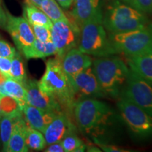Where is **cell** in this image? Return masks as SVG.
I'll return each instance as SVG.
<instances>
[{
  "label": "cell",
  "mask_w": 152,
  "mask_h": 152,
  "mask_svg": "<svg viewBox=\"0 0 152 152\" xmlns=\"http://www.w3.org/2000/svg\"><path fill=\"white\" fill-rule=\"evenodd\" d=\"M117 106L123 121L135 135L152 137V115L123 96L118 99Z\"/></svg>",
  "instance_id": "cell-7"
},
{
  "label": "cell",
  "mask_w": 152,
  "mask_h": 152,
  "mask_svg": "<svg viewBox=\"0 0 152 152\" xmlns=\"http://www.w3.org/2000/svg\"><path fill=\"white\" fill-rule=\"evenodd\" d=\"M26 58H45L56 54V49L52 41L42 42L35 39L30 47L22 51Z\"/></svg>",
  "instance_id": "cell-19"
},
{
  "label": "cell",
  "mask_w": 152,
  "mask_h": 152,
  "mask_svg": "<svg viewBox=\"0 0 152 152\" xmlns=\"http://www.w3.org/2000/svg\"><path fill=\"white\" fill-rule=\"evenodd\" d=\"M61 143L65 152H75L77 148L84 144L73 132L68 133L64 137Z\"/></svg>",
  "instance_id": "cell-27"
},
{
  "label": "cell",
  "mask_w": 152,
  "mask_h": 152,
  "mask_svg": "<svg viewBox=\"0 0 152 152\" xmlns=\"http://www.w3.org/2000/svg\"><path fill=\"white\" fill-rule=\"evenodd\" d=\"M102 12L99 0H73L71 16L79 28L81 25Z\"/></svg>",
  "instance_id": "cell-16"
},
{
  "label": "cell",
  "mask_w": 152,
  "mask_h": 152,
  "mask_svg": "<svg viewBox=\"0 0 152 152\" xmlns=\"http://www.w3.org/2000/svg\"><path fill=\"white\" fill-rule=\"evenodd\" d=\"M92 69L101 88L108 96H118L130 69L119 57H100L92 61Z\"/></svg>",
  "instance_id": "cell-3"
},
{
  "label": "cell",
  "mask_w": 152,
  "mask_h": 152,
  "mask_svg": "<svg viewBox=\"0 0 152 152\" xmlns=\"http://www.w3.org/2000/svg\"><path fill=\"white\" fill-rule=\"evenodd\" d=\"M7 21V14L0 6V27H5Z\"/></svg>",
  "instance_id": "cell-34"
},
{
  "label": "cell",
  "mask_w": 152,
  "mask_h": 152,
  "mask_svg": "<svg viewBox=\"0 0 152 152\" xmlns=\"http://www.w3.org/2000/svg\"><path fill=\"white\" fill-rule=\"evenodd\" d=\"M144 13L120 1L108 7L103 25L110 33H121L145 27L149 23Z\"/></svg>",
  "instance_id": "cell-5"
},
{
  "label": "cell",
  "mask_w": 152,
  "mask_h": 152,
  "mask_svg": "<svg viewBox=\"0 0 152 152\" xmlns=\"http://www.w3.org/2000/svg\"><path fill=\"white\" fill-rule=\"evenodd\" d=\"M24 118L30 127L44 132L49 123L58 113L44 111L26 104L22 109Z\"/></svg>",
  "instance_id": "cell-15"
},
{
  "label": "cell",
  "mask_w": 152,
  "mask_h": 152,
  "mask_svg": "<svg viewBox=\"0 0 152 152\" xmlns=\"http://www.w3.org/2000/svg\"><path fill=\"white\" fill-rule=\"evenodd\" d=\"M24 18L28 20L30 25H39L51 28L53 23L40 9L35 6L26 4L24 7Z\"/></svg>",
  "instance_id": "cell-20"
},
{
  "label": "cell",
  "mask_w": 152,
  "mask_h": 152,
  "mask_svg": "<svg viewBox=\"0 0 152 152\" xmlns=\"http://www.w3.org/2000/svg\"><path fill=\"white\" fill-rule=\"evenodd\" d=\"M46 152H65L61 142H55V143L49 144V147L45 149Z\"/></svg>",
  "instance_id": "cell-33"
},
{
  "label": "cell",
  "mask_w": 152,
  "mask_h": 152,
  "mask_svg": "<svg viewBox=\"0 0 152 152\" xmlns=\"http://www.w3.org/2000/svg\"><path fill=\"white\" fill-rule=\"evenodd\" d=\"M1 0H0V4H1Z\"/></svg>",
  "instance_id": "cell-40"
},
{
  "label": "cell",
  "mask_w": 152,
  "mask_h": 152,
  "mask_svg": "<svg viewBox=\"0 0 152 152\" xmlns=\"http://www.w3.org/2000/svg\"><path fill=\"white\" fill-rule=\"evenodd\" d=\"M122 96L152 115V83L131 70L122 90Z\"/></svg>",
  "instance_id": "cell-8"
},
{
  "label": "cell",
  "mask_w": 152,
  "mask_h": 152,
  "mask_svg": "<svg viewBox=\"0 0 152 152\" xmlns=\"http://www.w3.org/2000/svg\"><path fill=\"white\" fill-rule=\"evenodd\" d=\"M16 117L2 115L0 120V141L2 146V151H7L9 139L12 134Z\"/></svg>",
  "instance_id": "cell-25"
},
{
  "label": "cell",
  "mask_w": 152,
  "mask_h": 152,
  "mask_svg": "<svg viewBox=\"0 0 152 152\" xmlns=\"http://www.w3.org/2000/svg\"><path fill=\"white\" fill-rule=\"evenodd\" d=\"M2 113H1V110H0V120H1V117H2Z\"/></svg>",
  "instance_id": "cell-39"
},
{
  "label": "cell",
  "mask_w": 152,
  "mask_h": 152,
  "mask_svg": "<svg viewBox=\"0 0 152 152\" xmlns=\"http://www.w3.org/2000/svg\"><path fill=\"white\" fill-rule=\"evenodd\" d=\"M11 64V58L0 57V71L2 72L7 77H10Z\"/></svg>",
  "instance_id": "cell-32"
},
{
  "label": "cell",
  "mask_w": 152,
  "mask_h": 152,
  "mask_svg": "<svg viewBox=\"0 0 152 152\" xmlns=\"http://www.w3.org/2000/svg\"><path fill=\"white\" fill-rule=\"evenodd\" d=\"M73 90L75 103L82 98L104 97L106 96L101 88L92 66L73 77H68Z\"/></svg>",
  "instance_id": "cell-10"
},
{
  "label": "cell",
  "mask_w": 152,
  "mask_h": 152,
  "mask_svg": "<svg viewBox=\"0 0 152 152\" xmlns=\"http://www.w3.org/2000/svg\"><path fill=\"white\" fill-rule=\"evenodd\" d=\"M23 86L26 90L27 104L44 111L55 113L64 111L61 106L56 99L39 88L38 82L33 80H26Z\"/></svg>",
  "instance_id": "cell-12"
},
{
  "label": "cell",
  "mask_w": 152,
  "mask_h": 152,
  "mask_svg": "<svg viewBox=\"0 0 152 152\" xmlns=\"http://www.w3.org/2000/svg\"><path fill=\"white\" fill-rule=\"evenodd\" d=\"M25 140L28 149L34 151H41L47 145L43 133L30 127L28 123L25 132Z\"/></svg>",
  "instance_id": "cell-22"
},
{
  "label": "cell",
  "mask_w": 152,
  "mask_h": 152,
  "mask_svg": "<svg viewBox=\"0 0 152 152\" xmlns=\"http://www.w3.org/2000/svg\"><path fill=\"white\" fill-rule=\"evenodd\" d=\"M51 34L52 41L56 49L57 58L61 60L68 51L77 46L80 28L70 20H58L53 23Z\"/></svg>",
  "instance_id": "cell-9"
},
{
  "label": "cell",
  "mask_w": 152,
  "mask_h": 152,
  "mask_svg": "<svg viewBox=\"0 0 152 152\" xmlns=\"http://www.w3.org/2000/svg\"><path fill=\"white\" fill-rule=\"evenodd\" d=\"M43 1L44 0H25L26 4H27L35 6V7H37V8H39V7H40L41 4L42 3Z\"/></svg>",
  "instance_id": "cell-36"
},
{
  "label": "cell",
  "mask_w": 152,
  "mask_h": 152,
  "mask_svg": "<svg viewBox=\"0 0 152 152\" xmlns=\"http://www.w3.org/2000/svg\"><path fill=\"white\" fill-rule=\"evenodd\" d=\"M62 8L68 9L71 7L73 4V0H55Z\"/></svg>",
  "instance_id": "cell-35"
},
{
  "label": "cell",
  "mask_w": 152,
  "mask_h": 152,
  "mask_svg": "<svg viewBox=\"0 0 152 152\" xmlns=\"http://www.w3.org/2000/svg\"><path fill=\"white\" fill-rule=\"evenodd\" d=\"M35 39L42 42L52 41V34L49 28L39 25H30Z\"/></svg>",
  "instance_id": "cell-29"
},
{
  "label": "cell",
  "mask_w": 152,
  "mask_h": 152,
  "mask_svg": "<svg viewBox=\"0 0 152 152\" xmlns=\"http://www.w3.org/2000/svg\"><path fill=\"white\" fill-rule=\"evenodd\" d=\"M27 125L24 116L16 117L12 134L7 145V152H27L29 149L25 140V132Z\"/></svg>",
  "instance_id": "cell-18"
},
{
  "label": "cell",
  "mask_w": 152,
  "mask_h": 152,
  "mask_svg": "<svg viewBox=\"0 0 152 152\" xmlns=\"http://www.w3.org/2000/svg\"><path fill=\"white\" fill-rule=\"evenodd\" d=\"M0 96H1V94H0Z\"/></svg>",
  "instance_id": "cell-41"
},
{
  "label": "cell",
  "mask_w": 152,
  "mask_h": 152,
  "mask_svg": "<svg viewBox=\"0 0 152 152\" xmlns=\"http://www.w3.org/2000/svg\"><path fill=\"white\" fill-rule=\"evenodd\" d=\"M6 94L14 98L20 106L21 109L27 104L26 102V90L23 85L15 80L8 77L4 83Z\"/></svg>",
  "instance_id": "cell-21"
},
{
  "label": "cell",
  "mask_w": 152,
  "mask_h": 152,
  "mask_svg": "<svg viewBox=\"0 0 152 152\" xmlns=\"http://www.w3.org/2000/svg\"><path fill=\"white\" fill-rule=\"evenodd\" d=\"M78 49L85 54L97 57L117 54L105 30L102 12L81 25Z\"/></svg>",
  "instance_id": "cell-4"
},
{
  "label": "cell",
  "mask_w": 152,
  "mask_h": 152,
  "mask_svg": "<svg viewBox=\"0 0 152 152\" xmlns=\"http://www.w3.org/2000/svg\"><path fill=\"white\" fill-rule=\"evenodd\" d=\"M74 130L75 126L70 120L68 114L64 111L60 112L44 131L43 134L47 145L61 142L68 133L74 132Z\"/></svg>",
  "instance_id": "cell-13"
},
{
  "label": "cell",
  "mask_w": 152,
  "mask_h": 152,
  "mask_svg": "<svg viewBox=\"0 0 152 152\" xmlns=\"http://www.w3.org/2000/svg\"><path fill=\"white\" fill-rule=\"evenodd\" d=\"M16 49L10 44L3 39H0V57L12 59L16 54Z\"/></svg>",
  "instance_id": "cell-30"
},
{
  "label": "cell",
  "mask_w": 152,
  "mask_h": 152,
  "mask_svg": "<svg viewBox=\"0 0 152 152\" xmlns=\"http://www.w3.org/2000/svg\"><path fill=\"white\" fill-rule=\"evenodd\" d=\"M8 77L6 76L2 72L0 71V85L2 84V83H4L5 82L6 80H7Z\"/></svg>",
  "instance_id": "cell-37"
},
{
  "label": "cell",
  "mask_w": 152,
  "mask_h": 152,
  "mask_svg": "<svg viewBox=\"0 0 152 152\" xmlns=\"http://www.w3.org/2000/svg\"><path fill=\"white\" fill-rule=\"evenodd\" d=\"M61 65L67 77H73L92 65V58L76 47L71 49L61 59Z\"/></svg>",
  "instance_id": "cell-14"
},
{
  "label": "cell",
  "mask_w": 152,
  "mask_h": 152,
  "mask_svg": "<svg viewBox=\"0 0 152 152\" xmlns=\"http://www.w3.org/2000/svg\"><path fill=\"white\" fill-rule=\"evenodd\" d=\"M93 140H94V144L96 146L102 149V151H106V152H128L130 151V150H127L125 149H123L122 147H117L115 145H111V144H107L103 142H100L96 137H93Z\"/></svg>",
  "instance_id": "cell-31"
},
{
  "label": "cell",
  "mask_w": 152,
  "mask_h": 152,
  "mask_svg": "<svg viewBox=\"0 0 152 152\" xmlns=\"http://www.w3.org/2000/svg\"><path fill=\"white\" fill-rule=\"evenodd\" d=\"M117 54L132 56L152 50V23L145 27L121 33H110L109 36Z\"/></svg>",
  "instance_id": "cell-6"
},
{
  "label": "cell",
  "mask_w": 152,
  "mask_h": 152,
  "mask_svg": "<svg viewBox=\"0 0 152 152\" xmlns=\"http://www.w3.org/2000/svg\"><path fill=\"white\" fill-rule=\"evenodd\" d=\"M39 9L49 17L52 23L58 20L69 21V18L66 16L55 0H44Z\"/></svg>",
  "instance_id": "cell-23"
},
{
  "label": "cell",
  "mask_w": 152,
  "mask_h": 152,
  "mask_svg": "<svg viewBox=\"0 0 152 152\" xmlns=\"http://www.w3.org/2000/svg\"><path fill=\"white\" fill-rule=\"evenodd\" d=\"M10 77L23 85L27 80V76H26L23 61L22 60L21 56L18 53H16L14 58L11 59Z\"/></svg>",
  "instance_id": "cell-26"
},
{
  "label": "cell",
  "mask_w": 152,
  "mask_h": 152,
  "mask_svg": "<svg viewBox=\"0 0 152 152\" xmlns=\"http://www.w3.org/2000/svg\"><path fill=\"white\" fill-rule=\"evenodd\" d=\"M87 151H102V150L99 149L98 147H89L87 148Z\"/></svg>",
  "instance_id": "cell-38"
},
{
  "label": "cell",
  "mask_w": 152,
  "mask_h": 152,
  "mask_svg": "<svg viewBox=\"0 0 152 152\" xmlns=\"http://www.w3.org/2000/svg\"><path fill=\"white\" fill-rule=\"evenodd\" d=\"M0 110L3 115L18 117L23 115V111L18 102L9 95L0 96Z\"/></svg>",
  "instance_id": "cell-24"
},
{
  "label": "cell",
  "mask_w": 152,
  "mask_h": 152,
  "mask_svg": "<svg viewBox=\"0 0 152 152\" xmlns=\"http://www.w3.org/2000/svg\"><path fill=\"white\" fill-rule=\"evenodd\" d=\"M38 85L44 92L56 99L63 109L66 111L73 109L75 96L67 76L63 70L60 58L56 57L47 61L45 72Z\"/></svg>",
  "instance_id": "cell-2"
},
{
  "label": "cell",
  "mask_w": 152,
  "mask_h": 152,
  "mask_svg": "<svg viewBox=\"0 0 152 152\" xmlns=\"http://www.w3.org/2000/svg\"><path fill=\"white\" fill-rule=\"evenodd\" d=\"M121 1L144 14L152 13V0H121Z\"/></svg>",
  "instance_id": "cell-28"
},
{
  "label": "cell",
  "mask_w": 152,
  "mask_h": 152,
  "mask_svg": "<svg viewBox=\"0 0 152 152\" xmlns=\"http://www.w3.org/2000/svg\"><path fill=\"white\" fill-rule=\"evenodd\" d=\"M73 110L80 130L92 137L103 134L113 114L109 106L94 98L80 99Z\"/></svg>",
  "instance_id": "cell-1"
},
{
  "label": "cell",
  "mask_w": 152,
  "mask_h": 152,
  "mask_svg": "<svg viewBox=\"0 0 152 152\" xmlns=\"http://www.w3.org/2000/svg\"><path fill=\"white\" fill-rule=\"evenodd\" d=\"M127 64L131 71L152 83V50L132 56H127Z\"/></svg>",
  "instance_id": "cell-17"
},
{
  "label": "cell",
  "mask_w": 152,
  "mask_h": 152,
  "mask_svg": "<svg viewBox=\"0 0 152 152\" xmlns=\"http://www.w3.org/2000/svg\"><path fill=\"white\" fill-rule=\"evenodd\" d=\"M7 14V21L5 28L12 37L17 49L22 52L23 50L30 47L35 41L31 26L24 17L14 16Z\"/></svg>",
  "instance_id": "cell-11"
}]
</instances>
